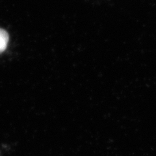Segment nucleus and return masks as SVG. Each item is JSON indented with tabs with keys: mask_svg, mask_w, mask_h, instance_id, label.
<instances>
[{
	"mask_svg": "<svg viewBox=\"0 0 156 156\" xmlns=\"http://www.w3.org/2000/svg\"><path fill=\"white\" fill-rule=\"evenodd\" d=\"M9 42V34L3 29L0 28V53L6 50Z\"/></svg>",
	"mask_w": 156,
	"mask_h": 156,
	"instance_id": "f257e3e1",
	"label": "nucleus"
}]
</instances>
